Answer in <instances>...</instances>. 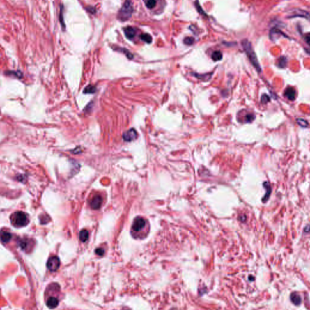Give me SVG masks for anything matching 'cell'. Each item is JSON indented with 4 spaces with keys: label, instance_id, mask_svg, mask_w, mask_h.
I'll return each mask as SVG.
<instances>
[{
    "label": "cell",
    "instance_id": "6da1fadb",
    "mask_svg": "<svg viewBox=\"0 0 310 310\" xmlns=\"http://www.w3.org/2000/svg\"><path fill=\"white\" fill-rule=\"evenodd\" d=\"M61 298V288L56 283L50 284L44 293V300L49 308H55L59 304Z\"/></svg>",
    "mask_w": 310,
    "mask_h": 310
},
{
    "label": "cell",
    "instance_id": "7a4b0ae2",
    "mask_svg": "<svg viewBox=\"0 0 310 310\" xmlns=\"http://www.w3.org/2000/svg\"><path fill=\"white\" fill-rule=\"evenodd\" d=\"M149 230L148 222L144 217H137L133 222L131 234L135 239H142L147 236Z\"/></svg>",
    "mask_w": 310,
    "mask_h": 310
},
{
    "label": "cell",
    "instance_id": "3957f363",
    "mask_svg": "<svg viewBox=\"0 0 310 310\" xmlns=\"http://www.w3.org/2000/svg\"><path fill=\"white\" fill-rule=\"evenodd\" d=\"M12 225L16 228H21L28 225L29 219L27 215L22 211H17L10 216Z\"/></svg>",
    "mask_w": 310,
    "mask_h": 310
},
{
    "label": "cell",
    "instance_id": "277c9868",
    "mask_svg": "<svg viewBox=\"0 0 310 310\" xmlns=\"http://www.w3.org/2000/svg\"><path fill=\"white\" fill-rule=\"evenodd\" d=\"M242 44L244 49L245 51L248 58L249 59V60H250V61L251 62L254 67L256 68V70L258 72H261V66L259 64L258 59H257L255 52H254L251 43L249 42L248 40H244L242 41Z\"/></svg>",
    "mask_w": 310,
    "mask_h": 310
},
{
    "label": "cell",
    "instance_id": "5b68a950",
    "mask_svg": "<svg viewBox=\"0 0 310 310\" xmlns=\"http://www.w3.org/2000/svg\"><path fill=\"white\" fill-rule=\"evenodd\" d=\"M133 11V9L131 1L130 0H127L118 13V18L122 21H127L131 18Z\"/></svg>",
    "mask_w": 310,
    "mask_h": 310
},
{
    "label": "cell",
    "instance_id": "8992f818",
    "mask_svg": "<svg viewBox=\"0 0 310 310\" xmlns=\"http://www.w3.org/2000/svg\"><path fill=\"white\" fill-rule=\"evenodd\" d=\"M103 203V198L100 194H95L88 199V204L93 210L100 209Z\"/></svg>",
    "mask_w": 310,
    "mask_h": 310
},
{
    "label": "cell",
    "instance_id": "52a82bcc",
    "mask_svg": "<svg viewBox=\"0 0 310 310\" xmlns=\"http://www.w3.org/2000/svg\"><path fill=\"white\" fill-rule=\"evenodd\" d=\"M60 265V261L57 256H52L48 259L47 262V268L52 271H56Z\"/></svg>",
    "mask_w": 310,
    "mask_h": 310
},
{
    "label": "cell",
    "instance_id": "ba28073f",
    "mask_svg": "<svg viewBox=\"0 0 310 310\" xmlns=\"http://www.w3.org/2000/svg\"><path fill=\"white\" fill-rule=\"evenodd\" d=\"M138 137V134L137 131L134 128H131L126 132H125L123 136L124 141L127 142H130L135 139Z\"/></svg>",
    "mask_w": 310,
    "mask_h": 310
},
{
    "label": "cell",
    "instance_id": "9c48e42d",
    "mask_svg": "<svg viewBox=\"0 0 310 310\" xmlns=\"http://www.w3.org/2000/svg\"><path fill=\"white\" fill-rule=\"evenodd\" d=\"M285 96L290 100H294L296 98V90L293 87H288L285 92Z\"/></svg>",
    "mask_w": 310,
    "mask_h": 310
},
{
    "label": "cell",
    "instance_id": "30bf717a",
    "mask_svg": "<svg viewBox=\"0 0 310 310\" xmlns=\"http://www.w3.org/2000/svg\"><path fill=\"white\" fill-rule=\"evenodd\" d=\"M124 33L128 39L132 40L136 35V31L132 27H127L124 30Z\"/></svg>",
    "mask_w": 310,
    "mask_h": 310
},
{
    "label": "cell",
    "instance_id": "8fae6325",
    "mask_svg": "<svg viewBox=\"0 0 310 310\" xmlns=\"http://www.w3.org/2000/svg\"><path fill=\"white\" fill-rule=\"evenodd\" d=\"M88 239V232L86 230H82L79 233V239L82 242L87 241Z\"/></svg>",
    "mask_w": 310,
    "mask_h": 310
},
{
    "label": "cell",
    "instance_id": "7c38bea8",
    "mask_svg": "<svg viewBox=\"0 0 310 310\" xmlns=\"http://www.w3.org/2000/svg\"><path fill=\"white\" fill-rule=\"evenodd\" d=\"M12 238L11 234L9 232H2L1 233V240L3 242L7 243L10 241Z\"/></svg>",
    "mask_w": 310,
    "mask_h": 310
},
{
    "label": "cell",
    "instance_id": "4fadbf2b",
    "mask_svg": "<svg viewBox=\"0 0 310 310\" xmlns=\"http://www.w3.org/2000/svg\"><path fill=\"white\" fill-rule=\"evenodd\" d=\"M263 186L265 187V188H266V190H267V192L265 193V197L263 198V202H266L268 198L270 197V193H271V187L270 185V184L268 183H265L264 184H263Z\"/></svg>",
    "mask_w": 310,
    "mask_h": 310
},
{
    "label": "cell",
    "instance_id": "5bb4252c",
    "mask_svg": "<svg viewBox=\"0 0 310 310\" xmlns=\"http://www.w3.org/2000/svg\"><path fill=\"white\" fill-rule=\"evenodd\" d=\"M291 300L293 303L294 304H295V305H299L300 304V302H301L300 297L299 296L298 294H297L296 293H293L291 295Z\"/></svg>",
    "mask_w": 310,
    "mask_h": 310
},
{
    "label": "cell",
    "instance_id": "9a60e30c",
    "mask_svg": "<svg viewBox=\"0 0 310 310\" xmlns=\"http://www.w3.org/2000/svg\"><path fill=\"white\" fill-rule=\"evenodd\" d=\"M211 58L215 61H220L222 58V54L220 51H215L213 53L212 55H211Z\"/></svg>",
    "mask_w": 310,
    "mask_h": 310
},
{
    "label": "cell",
    "instance_id": "2e32d148",
    "mask_svg": "<svg viewBox=\"0 0 310 310\" xmlns=\"http://www.w3.org/2000/svg\"><path fill=\"white\" fill-rule=\"evenodd\" d=\"M141 38L147 43H151L152 42V37L150 35L147 33H144L141 35Z\"/></svg>",
    "mask_w": 310,
    "mask_h": 310
},
{
    "label": "cell",
    "instance_id": "e0dca14e",
    "mask_svg": "<svg viewBox=\"0 0 310 310\" xmlns=\"http://www.w3.org/2000/svg\"><path fill=\"white\" fill-rule=\"evenodd\" d=\"M146 4L148 9H153L156 5V0H147Z\"/></svg>",
    "mask_w": 310,
    "mask_h": 310
},
{
    "label": "cell",
    "instance_id": "ac0fdd59",
    "mask_svg": "<svg viewBox=\"0 0 310 310\" xmlns=\"http://www.w3.org/2000/svg\"><path fill=\"white\" fill-rule=\"evenodd\" d=\"M286 58L284 56H282L279 58L278 61V65L279 67L284 68L286 65Z\"/></svg>",
    "mask_w": 310,
    "mask_h": 310
},
{
    "label": "cell",
    "instance_id": "d6986e66",
    "mask_svg": "<svg viewBox=\"0 0 310 310\" xmlns=\"http://www.w3.org/2000/svg\"><path fill=\"white\" fill-rule=\"evenodd\" d=\"M297 123L299 125L302 127H307L308 125V123L307 121L302 118H298L297 119Z\"/></svg>",
    "mask_w": 310,
    "mask_h": 310
},
{
    "label": "cell",
    "instance_id": "ffe728a7",
    "mask_svg": "<svg viewBox=\"0 0 310 310\" xmlns=\"http://www.w3.org/2000/svg\"><path fill=\"white\" fill-rule=\"evenodd\" d=\"M96 91V88L92 86H88L84 89V93H93Z\"/></svg>",
    "mask_w": 310,
    "mask_h": 310
},
{
    "label": "cell",
    "instance_id": "44dd1931",
    "mask_svg": "<svg viewBox=\"0 0 310 310\" xmlns=\"http://www.w3.org/2000/svg\"><path fill=\"white\" fill-rule=\"evenodd\" d=\"M194 42V40L192 37H187L184 39V42L185 44L188 45V46H191Z\"/></svg>",
    "mask_w": 310,
    "mask_h": 310
},
{
    "label": "cell",
    "instance_id": "7402d4cb",
    "mask_svg": "<svg viewBox=\"0 0 310 310\" xmlns=\"http://www.w3.org/2000/svg\"><path fill=\"white\" fill-rule=\"evenodd\" d=\"M270 101V98L268 95H262L261 98V102L262 104H266L268 102Z\"/></svg>",
    "mask_w": 310,
    "mask_h": 310
},
{
    "label": "cell",
    "instance_id": "603a6c76",
    "mask_svg": "<svg viewBox=\"0 0 310 310\" xmlns=\"http://www.w3.org/2000/svg\"><path fill=\"white\" fill-rule=\"evenodd\" d=\"M254 118H255V116L253 115H251V114L247 115L246 116V117H245V121L247 123H251L254 119Z\"/></svg>",
    "mask_w": 310,
    "mask_h": 310
},
{
    "label": "cell",
    "instance_id": "cb8c5ba5",
    "mask_svg": "<svg viewBox=\"0 0 310 310\" xmlns=\"http://www.w3.org/2000/svg\"><path fill=\"white\" fill-rule=\"evenodd\" d=\"M304 38H305V40L307 44H308L310 46V33H308L305 34V35L304 36Z\"/></svg>",
    "mask_w": 310,
    "mask_h": 310
},
{
    "label": "cell",
    "instance_id": "d4e9b609",
    "mask_svg": "<svg viewBox=\"0 0 310 310\" xmlns=\"http://www.w3.org/2000/svg\"><path fill=\"white\" fill-rule=\"evenodd\" d=\"M95 251H96V253L98 255H99V256H102L104 254V249H102V248H98V249H96Z\"/></svg>",
    "mask_w": 310,
    "mask_h": 310
}]
</instances>
